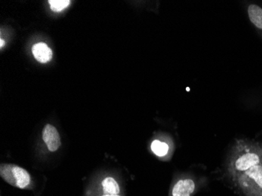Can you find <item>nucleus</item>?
Returning <instances> with one entry per match:
<instances>
[{
	"label": "nucleus",
	"instance_id": "f257e3e1",
	"mask_svg": "<svg viewBox=\"0 0 262 196\" xmlns=\"http://www.w3.org/2000/svg\"><path fill=\"white\" fill-rule=\"evenodd\" d=\"M260 164L262 144L251 140H235L226 162V171L231 179Z\"/></svg>",
	"mask_w": 262,
	"mask_h": 196
},
{
	"label": "nucleus",
	"instance_id": "f03ea898",
	"mask_svg": "<svg viewBox=\"0 0 262 196\" xmlns=\"http://www.w3.org/2000/svg\"><path fill=\"white\" fill-rule=\"evenodd\" d=\"M232 181L244 195L262 196V164L237 175Z\"/></svg>",
	"mask_w": 262,
	"mask_h": 196
},
{
	"label": "nucleus",
	"instance_id": "7ed1b4c3",
	"mask_svg": "<svg viewBox=\"0 0 262 196\" xmlns=\"http://www.w3.org/2000/svg\"><path fill=\"white\" fill-rule=\"evenodd\" d=\"M0 176L11 186L20 189L32 188V178L26 169L17 165L1 164Z\"/></svg>",
	"mask_w": 262,
	"mask_h": 196
},
{
	"label": "nucleus",
	"instance_id": "20e7f679",
	"mask_svg": "<svg viewBox=\"0 0 262 196\" xmlns=\"http://www.w3.org/2000/svg\"><path fill=\"white\" fill-rule=\"evenodd\" d=\"M197 189L194 178L185 177L178 179L170 190V196H192Z\"/></svg>",
	"mask_w": 262,
	"mask_h": 196
},
{
	"label": "nucleus",
	"instance_id": "39448f33",
	"mask_svg": "<svg viewBox=\"0 0 262 196\" xmlns=\"http://www.w3.org/2000/svg\"><path fill=\"white\" fill-rule=\"evenodd\" d=\"M42 141L45 142L47 148L50 151H57L61 145L60 134L57 128L53 125H46L42 134Z\"/></svg>",
	"mask_w": 262,
	"mask_h": 196
},
{
	"label": "nucleus",
	"instance_id": "423d86ee",
	"mask_svg": "<svg viewBox=\"0 0 262 196\" xmlns=\"http://www.w3.org/2000/svg\"><path fill=\"white\" fill-rule=\"evenodd\" d=\"M247 11L249 20L262 38V7L257 4H249Z\"/></svg>",
	"mask_w": 262,
	"mask_h": 196
},
{
	"label": "nucleus",
	"instance_id": "0eeeda50",
	"mask_svg": "<svg viewBox=\"0 0 262 196\" xmlns=\"http://www.w3.org/2000/svg\"><path fill=\"white\" fill-rule=\"evenodd\" d=\"M34 57L42 64L48 62L52 58L53 52L45 42H38L32 47Z\"/></svg>",
	"mask_w": 262,
	"mask_h": 196
},
{
	"label": "nucleus",
	"instance_id": "6e6552de",
	"mask_svg": "<svg viewBox=\"0 0 262 196\" xmlns=\"http://www.w3.org/2000/svg\"><path fill=\"white\" fill-rule=\"evenodd\" d=\"M150 148H151V151H152L153 154L156 155L157 157L161 158V159L170 154V144L166 141H162V140H153Z\"/></svg>",
	"mask_w": 262,
	"mask_h": 196
},
{
	"label": "nucleus",
	"instance_id": "1a4fd4ad",
	"mask_svg": "<svg viewBox=\"0 0 262 196\" xmlns=\"http://www.w3.org/2000/svg\"><path fill=\"white\" fill-rule=\"evenodd\" d=\"M101 191L103 194H120L121 189L115 178L107 177L101 181Z\"/></svg>",
	"mask_w": 262,
	"mask_h": 196
},
{
	"label": "nucleus",
	"instance_id": "9d476101",
	"mask_svg": "<svg viewBox=\"0 0 262 196\" xmlns=\"http://www.w3.org/2000/svg\"><path fill=\"white\" fill-rule=\"evenodd\" d=\"M50 7L54 12H60L69 7L70 4L69 0H50Z\"/></svg>",
	"mask_w": 262,
	"mask_h": 196
},
{
	"label": "nucleus",
	"instance_id": "9b49d317",
	"mask_svg": "<svg viewBox=\"0 0 262 196\" xmlns=\"http://www.w3.org/2000/svg\"><path fill=\"white\" fill-rule=\"evenodd\" d=\"M4 44H5V40H4L3 39H0V47L1 48L4 47Z\"/></svg>",
	"mask_w": 262,
	"mask_h": 196
},
{
	"label": "nucleus",
	"instance_id": "f8f14e48",
	"mask_svg": "<svg viewBox=\"0 0 262 196\" xmlns=\"http://www.w3.org/2000/svg\"><path fill=\"white\" fill-rule=\"evenodd\" d=\"M101 196H121L120 194H102Z\"/></svg>",
	"mask_w": 262,
	"mask_h": 196
}]
</instances>
